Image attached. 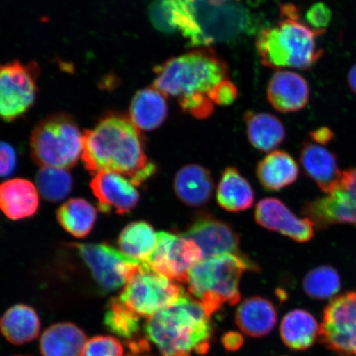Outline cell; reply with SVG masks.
<instances>
[{"label":"cell","instance_id":"6da1fadb","mask_svg":"<svg viewBox=\"0 0 356 356\" xmlns=\"http://www.w3.org/2000/svg\"><path fill=\"white\" fill-rule=\"evenodd\" d=\"M81 159L87 170L118 173L136 186L152 177L156 166L145 153L140 130L127 115L111 113L83 134Z\"/></svg>","mask_w":356,"mask_h":356},{"label":"cell","instance_id":"7a4b0ae2","mask_svg":"<svg viewBox=\"0 0 356 356\" xmlns=\"http://www.w3.org/2000/svg\"><path fill=\"white\" fill-rule=\"evenodd\" d=\"M211 317L197 300L186 295L147 320V337L162 356L206 355L212 338Z\"/></svg>","mask_w":356,"mask_h":356},{"label":"cell","instance_id":"3957f363","mask_svg":"<svg viewBox=\"0 0 356 356\" xmlns=\"http://www.w3.org/2000/svg\"><path fill=\"white\" fill-rule=\"evenodd\" d=\"M322 34L301 21L296 6L284 4L280 8L278 24L262 29L257 35L258 56L268 68L309 69L323 56L316 42Z\"/></svg>","mask_w":356,"mask_h":356},{"label":"cell","instance_id":"277c9868","mask_svg":"<svg viewBox=\"0 0 356 356\" xmlns=\"http://www.w3.org/2000/svg\"><path fill=\"white\" fill-rule=\"evenodd\" d=\"M154 87L165 97L179 101L207 95L218 83L229 79V67L211 47L197 49L172 57L154 69Z\"/></svg>","mask_w":356,"mask_h":356},{"label":"cell","instance_id":"5b68a950","mask_svg":"<svg viewBox=\"0 0 356 356\" xmlns=\"http://www.w3.org/2000/svg\"><path fill=\"white\" fill-rule=\"evenodd\" d=\"M247 270H257V266L244 255L207 258L190 271L189 292L211 317L226 304H238L241 299L240 279Z\"/></svg>","mask_w":356,"mask_h":356},{"label":"cell","instance_id":"8992f818","mask_svg":"<svg viewBox=\"0 0 356 356\" xmlns=\"http://www.w3.org/2000/svg\"><path fill=\"white\" fill-rule=\"evenodd\" d=\"M83 134L75 120L65 113L49 115L33 129L31 153L38 165L70 168L82 156Z\"/></svg>","mask_w":356,"mask_h":356},{"label":"cell","instance_id":"52a82bcc","mask_svg":"<svg viewBox=\"0 0 356 356\" xmlns=\"http://www.w3.org/2000/svg\"><path fill=\"white\" fill-rule=\"evenodd\" d=\"M184 293L179 284L141 262L128 278L119 299L134 314L149 318L172 305Z\"/></svg>","mask_w":356,"mask_h":356},{"label":"cell","instance_id":"ba28073f","mask_svg":"<svg viewBox=\"0 0 356 356\" xmlns=\"http://www.w3.org/2000/svg\"><path fill=\"white\" fill-rule=\"evenodd\" d=\"M39 72L35 62L0 65V120L15 121L32 108L37 99Z\"/></svg>","mask_w":356,"mask_h":356},{"label":"cell","instance_id":"9c48e42d","mask_svg":"<svg viewBox=\"0 0 356 356\" xmlns=\"http://www.w3.org/2000/svg\"><path fill=\"white\" fill-rule=\"evenodd\" d=\"M186 1L202 30L207 47L215 42L233 41L250 26V15L243 6L227 3L215 6L209 0Z\"/></svg>","mask_w":356,"mask_h":356},{"label":"cell","instance_id":"30bf717a","mask_svg":"<svg viewBox=\"0 0 356 356\" xmlns=\"http://www.w3.org/2000/svg\"><path fill=\"white\" fill-rule=\"evenodd\" d=\"M202 258L193 240L182 234L160 232L154 251L145 264L172 282L188 283L190 271Z\"/></svg>","mask_w":356,"mask_h":356},{"label":"cell","instance_id":"8fae6325","mask_svg":"<svg viewBox=\"0 0 356 356\" xmlns=\"http://www.w3.org/2000/svg\"><path fill=\"white\" fill-rule=\"evenodd\" d=\"M321 343L341 356H356V292L334 298L320 325Z\"/></svg>","mask_w":356,"mask_h":356},{"label":"cell","instance_id":"7c38bea8","mask_svg":"<svg viewBox=\"0 0 356 356\" xmlns=\"http://www.w3.org/2000/svg\"><path fill=\"white\" fill-rule=\"evenodd\" d=\"M302 213L319 229L334 225H356V168L342 172L337 188L306 204Z\"/></svg>","mask_w":356,"mask_h":356},{"label":"cell","instance_id":"4fadbf2b","mask_svg":"<svg viewBox=\"0 0 356 356\" xmlns=\"http://www.w3.org/2000/svg\"><path fill=\"white\" fill-rule=\"evenodd\" d=\"M93 279L106 292L113 291L126 284L136 267L141 264L122 254L106 243L74 244Z\"/></svg>","mask_w":356,"mask_h":356},{"label":"cell","instance_id":"5bb4252c","mask_svg":"<svg viewBox=\"0 0 356 356\" xmlns=\"http://www.w3.org/2000/svg\"><path fill=\"white\" fill-rule=\"evenodd\" d=\"M182 235L198 245L204 259L227 254L244 255L239 249V235L232 225L210 213H199Z\"/></svg>","mask_w":356,"mask_h":356},{"label":"cell","instance_id":"9a60e30c","mask_svg":"<svg viewBox=\"0 0 356 356\" xmlns=\"http://www.w3.org/2000/svg\"><path fill=\"white\" fill-rule=\"evenodd\" d=\"M255 220L264 228L275 231L298 243L313 238L314 224L309 218H299L280 200L265 198L257 204Z\"/></svg>","mask_w":356,"mask_h":356},{"label":"cell","instance_id":"2e32d148","mask_svg":"<svg viewBox=\"0 0 356 356\" xmlns=\"http://www.w3.org/2000/svg\"><path fill=\"white\" fill-rule=\"evenodd\" d=\"M95 175L90 188L102 212L124 215L136 207L140 193L129 178L111 172H99Z\"/></svg>","mask_w":356,"mask_h":356},{"label":"cell","instance_id":"e0dca14e","mask_svg":"<svg viewBox=\"0 0 356 356\" xmlns=\"http://www.w3.org/2000/svg\"><path fill=\"white\" fill-rule=\"evenodd\" d=\"M266 96L271 106L280 113H296L308 104L309 83L299 74L277 71L270 80Z\"/></svg>","mask_w":356,"mask_h":356},{"label":"cell","instance_id":"ac0fdd59","mask_svg":"<svg viewBox=\"0 0 356 356\" xmlns=\"http://www.w3.org/2000/svg\"><path fill=\"white\" fill-rule=\"evenodd\" d=\"M300 163L306 175L325 193H330L339 184L342 172L337 156L323 145L307 142L300 151Z\"/></svg>","mask_w":356,"mask_h":356},{"label":"cell","instance_id":"d6986e66","mask_svg":"<svg viewBox=\"0 0 356 356\" xmlns=\"http://www.w3.org/2000/svg\"><path fill=\"white\" fill-rule=\"evenodd\" d=\"M173 188L181 202L191 207H200L210 202L215 182L208 169L197 164H189L177 172Z\"/></svg>","mask_w":356,"mask_h":356},{"label":"cell","instance_id":"ffe728a7","mask_svg":"<svg viewBox=\"0 0 356 356\" xmlns=\"http://www.w3.org/2000/svg\"><path fill=\"white\" fill-rule=\"evenodd\" d=\"M39 207L38 189L33 182L15 178L0 184V210L8 219L32 217Z\"/></svg>","mask_w":356,"mask_h":356},{"label":"cell","instance_id":"44dd1931","mask_svg":"<svg viewBox=\"0 0 356 356\" xmlns=\"http://www.w3.org/2000/svg\"><path fill=\"white\" fill-rule=\"evenodd\" d=\"M166 97L154 86L140 89L133 97L129 118L140 131H152L168 118Z\"/></svg>","mask_w":356,"mask_h":356},{"label":"cell","instance_id":"7402d4cb","mask_svg":"<svg viewBox=\"0 0 356 356\" xmlns=\"http://www.w3.org/2000/svg\"><path fill=\"white\" fill-rule=\"evenodd\" d=\"M235 320L246 335L264 337L273 331L277 324V309L273 302L265 298H248L238 306Z\"/></svg>","mask_w":356,"mask_h":356},{"label":"cell","instance_id":"603a6c76","mask_svg":"<svg viewBox=\"0 0 356 356\" xmlns=\"http://www.w3.org/2000/svg\"><path fill=\"white\" fill-rule=\"evenodd\" d=\"M87 342L86 333L77 325H51L42 335L40 351L42 356H82Z\"/></svg>","mask_w":356,"mask_h":356},{"label":"cell","instance_id":"cb8c5ba5","mask_svg":"<svg viewBox=\"0 0 356 356\" xmlns=\"http://www.w3.org/2000/svg\"><path fill=\"white\" fill-rule=\"evenodd\" d=\"M41 322L32 307L16 305L8 309L0 318V332L13 345H24L39 335Z\"/></svg>","mask_w":356,"mask_h":356},{"label":"cell","instance_id":"d4e9b609","mask_svg":"<svg viewBox=\"0 0 356 356\" xmlns=\"http://www.w3.org/2000/svg\"><path fill=\"white\" fill-rule=\"evenodd\" d=\"M299 166L286 151H273L258 163L257 176L266 190L280 191L291 185L299 176Z\"/></svg>","mask_w":356,"mask_h":356},{"label":"cell","instance_id":"484cf974","mask_svg":"<svg viewBox=\"0 0 356 356\" xmlns=\"http://www.w3.org/2000/svg\"><path fill=\"white\" fill-rule=\"evenodd\" d=\"M320 326L309 312L295 309L284 316L280 323V337L284 344L293 350H305L315 343Z\"/></svg>","mask_w":356,"mask_h":356},{"label":"cell","instance_id":"4316f807","mask_svg":"<svg viewBox=\"0 0 356 356\" xmlns=\"http://www.w3.org/2000/svg\"><path fill=\"white\" fill-rule=\"evenodd\" d=\"M244 122L249 142L261 152H270L286 138L284 124L273 115L248 111L244 115Z\"/></svg>","mask_w":356,"mask_h":356},{"label":"cell","instance_id":"83f0119b","mask_svg":"<svg viewBox=\"0 0 356 356\" xmlns=\"http://www.w3.org/2000/svg\"><path fill=\"white\" fill-rule=\"evenodd\" d=\"M217 202L229 212L248 210L254 203V191L238 169L227 168L217 188Z\"/></svg>","mask_w":356,"mask_h":356},{"label":"cell","instance_id":"f1b7e54d","mask_svg":"<svg viewBox=\"0 0 356 356\" xmlns=\"http://www.w3.org/2000/svg\"><path fill=\"white\" fill-rule=\"evenodd\" d=\"M158 241V234L146 221L132 222L124 227L120 234V251L137 262H145L154 251Z\"/></svg>","mask_w":356,"mask_h":356},{"label":"cell","instance_id":"f546056e","mask_svg":"<svg viewBox=\"0 0 356 356\" xmlns=\"http://www.w3.org/2000/svg\"><path fill=\"white\" fill-rule=\"evenodd\" d=\"M58 222L63 229L75 238H86L95 227L97 211L83 199H71L59 208L56 213Z\"/></svg>","mask_w":356,"mask_h":356},{"label":"cell","instance_id":"4dcf8cb0","mask_svg":"<svg viewBox=\"0 0 356 356\" xmlns=\"http://www.w3.org/2000/svg\"><path fill=\"white\" fill-rule=\"evenodd\" d=\"M104 325L114 335L126 340L127 343L140 339V317L127 309L119 298L109 302L104 316Z\"/></svg>","mask_w":356,"mask_h":356},{"label":"cell","instance_id":"1f68e13d","mask_svg":"<svg viewBox=\"0 0 356 356\" xmlns=\"http://www.w3.org/2000/svg\"><path fill=\"white\" fill-rule=\"evenodd\" d=\"M302 286L307 295L313 299H330L341 289L340 275L332 266H320L305 275Z\"/></svg>","mask_w":356,"mask_h":356},{"label":"cell","instance_id":"d6a6232c","mask_svg":"<svg viewBox=\"0 0 356 356\" xmlns=\"http://www.w3.org/2000/svg\"><path fill=\"white\" fill-rule=\"evenodd\" d=\"M35 181L43 197L52 202L65 199L73 188L72 177L64 168L42 167Z\"/></svg>","mask_w":356,"mask_h":356},{"label":"cell","instance_id":"836d02e7","mask_svg":"<svg viewBox=\"0 0 356 356\" xmlns=\"http://www.w3.org/2000/svg\"><path fill=\"white\" fill-rule=\"evenodd\" d=\"M82 356H123V346L114 337L97 336L87 341Z\"/></svg>","mask_w":356,"mask_h":356},{"label":"cell","instance_id":"e575fe53","mask_svg":"<svg viewBox=\"0 0 356 356\" xmlns=\"http://www.w3.org/2000/svg\"><path fill=\"white\" fill-rule=\"evenodd\" d=\"M151 22L163 33H176L172 24L171 0H154L149 8Z\"/></svg>","mask_w":356,"mask_h":356},{"label":"cell","instance_id":"d590c367","mask_svg":"<svg viewBox=\"0 0 356 356\" xmlns=\"http://www.w3.org/2000/svg\"><path fill=\"white\" fill-rule=\"evenodd\" d=\"M177 102L185 113L197 119L209 118L215 111V104L207 95H193Z\"/></svg>","mask_w":356,"mask_h":356},{"label":"cell","instance_id":"8d00e7d4","mask_svg":"<svg viewBox=\"0 0 356 356\" xmlns=\"http://www.w3.org/2000/svg\"><path fill=\"white\" fill-rule=\"evenodd\" d=\"M332 13L326 4L317 3L309 8L306 13V20L308 25L316 32H326V29L331 24Z\"/></svg>","mask_w":356,"mask_h":356},{"label":"cell","instance_id":"74e56055","mask_svg":"<svg viewBox=\"0 0 356 356\" xmlns=\"http://www.w3.org/2000/svg\"><path fill=\"white\" fill-rule=\"evenodd\" d=\"M238 88L229 79L224 80L212 88L209 97L213 104L229 106L238 99Z\"/></svg>","mask_w":356,"mask_h":356},{"label":"cell","instance_id":"f35d334b","mask_svg":"<svg viewBox=\"0 0 356 356\" xmlns=\"http://www.w3.org/2000/svg\"><path fill=\"white\" fill-rule=\"evenodd\" d=\"M17 166V154L13 147L6 142L0 141V177L12 175Z\"/></svg>","mask_w":356,"mask_h":356},{"label":"cell","instance_id":"ab89813d","mask_svg":"<svg viewBox=\"0 0 356 356\" xmlns=\"http://www.w3.org/2000/svg\"><path fill=\"white\" fill-rule=\"evenodd\" d=\"M310 136L316 144L325 145L332 140L333 133L327 127H321L310 133Z\"/></svg>","mask_w":356,"mask_h":356},{"label":"cell","instance_id":"60d3db41","mask_svg":"<svg viewBox=\"0 0 356 356\" xmlns=\"http://www.w3.org/2000/svg\"><path fill=\"white\" fill-rule=\"evenodd\" d=\"M243 342V337L237 332H229L222 338V343L226 349L229 350H238L242 346Z\"/></svg>","mask_w":356,"mask_h":356},{"label":"cell","instance_id":"b9f144b4","mask_svg":"<svg viewBox=\"0 0 356 356\" xmlns=\"http://www.w3.org/2000/svg\"><path fill=\"white\" fill-rule=\"evenodd\" d=\"M348 83L350 90L356 95V64L349 71Z\"/></svg>","mask_w":356,"mask_h":356},{"label":"cell","instance_id":"7bdbcfd3","mask_svg":"<svg viewBox=\"0 0 356 356\" xmlns=\"http://www.w3.org/2000/svg\"><path fill=\"white\" fill-rule=\"evenodd\" d=\"M209 2H210L212 6H222V4H225L227 2V0H209Z\"/></svg>","mask_w":356,"mask_h":356},{"label":"cell","instance_id":"ee69618b","mask_svg":"<svg viewBox=\"0 0 356 356\" xmlns=\"http://www.w3.org/2000/svg\"><path fill=\"white\" fill-rule=\"evenodd\" d=\"M127 356H151L148 355H145V353H131L129 354Z\"/></svg>","mask_w":356,"mask_h":356},{"label":"cell","instance_id":"f6af8a7d","mask_svg":"<svg viewBox=\"0 0 356 356\" xmlns=\"http://www.w3.org/2000/svg\"><path fill=\"white\" fill-rule=\"evenodd\" d=\"M15 356H31V355H15Z\"/></svg>","mask_w":356,"mask_h":356}]
</instances>
